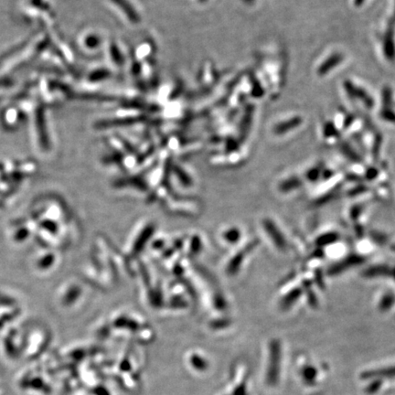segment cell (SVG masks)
I'll list each match as a JSON object with an SVG mask.
<instances>
[{"mask_svg": "<svg viewBox=\"0 0 395 395\" xmlns=\"http://www.w3.org/2000/svg\"><path fill=\"white\" fill-rule=\"evenodd\" d=\"M281 370V346L278 340L270 344L269 363L266 372V381L269 385H276L279 381Z\"/></svg>", "mask_w": 395, "mask_h": 395, "instance_id": "6da1fadb", "label": "cell"}, {"mask_svg": "<svg viewBox=\"0 0 395 395\" xmlns=\"http://www.w3.org/2000/svg\"><path fill=\"white\" fill-rule=\"evenodd\" d=\"M395 366L393 367L381 368L363 372L361 373L362 379H384V378H395Z\"/></svg>", "mask_w": 395, "mask_h": 395, "instance_id": "7a4b0ae2", "label": "cell"}, {"mask_svg": "<svg viewBox=\"0 0 395 395\" xmlns=\"http://www.w3.org/2000/svg\"><path fill=\"white\" fill-rule=\"evenodd\" d=\"M362 262H363V258H361V256H353L348 257L347 259L343 260L342 262H340L338 264L333 265L332 267L330 268L329 274H331V275L339 274V273L345 270L347 268H349V267L354 266V265L360 264Z\"/></svg>", "mask_w": 395, "mask_h": 395, "instance_id": "3957f363", "label": "cell"}, {"mask_svg": "<svg viewBox=\"0 0 395 395\" xmlns=\"http://www.w3.org/2000/svg\"><path fill=\"white\" fill-rule=\"evenodd\" d=\"M265 228L268 232L269 235L271 236V238L273 239L274 243H276V245L279 248L284 249V246H285L284 237L276 227V225L272 222H265Z\"/></svg>", "mask_w": 395, "mask_h": 395, "instance_id": "277c9868", "label": "cell"}, {"mask_svg": "<svg viewBox=\"0 0 395 395\" xmlns=\"http://www.w3.org/2000/svg\"><path fill=\"white\" fill-rule=\"evenodd\" d=\"M389 274V269L385 266H376L372 267L371 269L365 272V277L368 278H375L380 276H386Z\"/></svg>", "mask_w": 395, "mask_h": 395, "instance_id": "5b68a950", "label": "cell"}, {"mask_svg": "<svg viewBox=\"0 0 395 395\" xmlns=\"http://www.w3.org/2000/svg\"><path fill=\"white\" fill-rule=\"evenodd\" d=\"M301 295V291L299 289H296L294 291L291 292L290 294H288L285 298H284L283 302H282V305L284 308H287L289 307L292 304H294L297 299L299 298V296Z\"/></svg>", "mask_w": 395, "mask_h": 395, "instance_id": "8992f818", "label": "cell"}, {"mask_svg": "<svg viewBox=\"0 0 395 395\" xmlns=\"http://www.w3.org/2000/svg\"><path fill=\"white\" fill-rule=\"evenodd\" d=\"M190 361H191L192 366H193L196 370H198V371H204V370H206L207 367H208V363H207L206 360H204L203 358H201L200 356L194 355V356L191 358Z\"/></svg>", "mask_w": 395, "mask_h": 395, "instance_id": "52a82bcc", "label": "cell"}, {"mask_svg": "<svg viewBox=\"0 0 395 395\" xmlns=\"http://www.w3.org/2000/svg\"><path fill=\"white\" fill-rule=\"evenodd\" d=\"M337 240H338V235L336 233H329V234L321 236L318 240V243L322 246V245L335 243Z\"/></svg>", "mask_w": 395, "mask_h": 395, "instance_id": "ba28073f", "label": "cell"}, {"mask_svg": "<svg viewBox=\"0 0 395 395\" xmlns=\"http://www.w3.org/2000/svg\"><path fill=\"white\" fill-rule=\"evenodd\" d=\"M393 303H394V298L390 295H386L381 300L380 308L382 310H386L391 305H393Z\"/></svg>", "mask_w": 395, "mask_h": 395, "instance_id": "9c48e42d", "label": "cell"}, {"mask_svg": "<svg viewBox=\"0 0 395 395\" xmlns=\"http://www.w3.org/2000/svg\"><path fill=\"white\" fill-rule=\"evenodd\" d=\"M299 186V181L298 180H296V179H294V180H290V181H288V182H286V183H284L282 186H281V188L283 189V190H289V189H292V188H295V187H298Z\"/></svg>", "mask_w": 395, "mask_h": 395, "instance_id": "30bf717a", "label": "cell"}, {"mask_svg": "<svg viewBox=\"0 0 395 395\" xmlns=\"http://www.w3.org/2000/svg\"><path fill=\"white\" fill-rule=\"evenodd\" d=\"M304 376H305V381H310V380H314V378L316 377V371H314L311 368H307L305 371Z\"/></svg>", "mask_w": 395, "mask_h": 395, "instance_id": "8fae6325", "label": "cell"}]
</instances>
